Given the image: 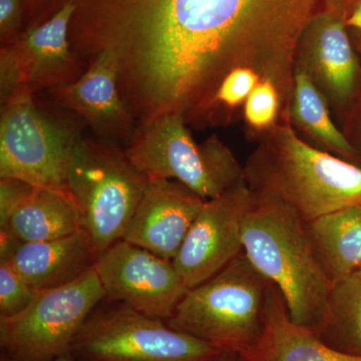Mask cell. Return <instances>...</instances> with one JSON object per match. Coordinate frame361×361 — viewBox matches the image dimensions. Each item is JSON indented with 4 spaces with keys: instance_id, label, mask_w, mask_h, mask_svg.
Here are the masks:
<instances>
[{
    "instance_id": "10",
    "label": "cell",
    "mask_w": 361,
    "mask_h": 361,
    "mask_svg": "<svg viewBox=\"0 0 361 361\" xmlns=\"http://www.w3.org/2000/svg\"><path fill=\"white\" fill-rule=\"evenodd\" d=\"M251 197L245 180L202 207L173 260L188 288L217 274L243 252L242 226Z\"/></svg>"
},
{
    "instance_id": "13",
    "label": "cell",
    "mask_w": 361,
    "mask_h": 361,
    "mask_svg": "<svg viewBox=\"0 0 361 361\" xmlns=\"http://www.w3.org/2000/svg\"><path fill=\"white\" fill-rule=\"evenodd\" d=\"M310 23L299 39L296 66L307 73L329 104L344 108L355 96L360 73L346 21L329 13Z\"/></svg>"
},
{
    "instance_id": "14",
    "label": "cell",
    "mask_w": 361,
    "mask_h": 361,
    "mask_svg": "<svg viewBox=\"0 0 361 361\" xmlns=\"http://www.w3.org/2000/svg\"><path fill=\"white\" fill-rule=\"evenodd\" d=\"M75 1L68 0L49 20L33 25L13 44L23 75L25 89L39 90L71 84L85 71L71 51L70 26L75 13Z\"/></svg>"
},
{
    "instance_id": "26",
    "label": "cell",
    "mask_w": 361,
    "mask_h": 361,
    "mask_svg": "<svg viewBox=\"0 0 361 361\" xmlns=\"http://www.w3.org/2000/svg\"><path fill=\"white\" fill-rule=\"evenodd\" d=\"M346 25L355 28V30L361 32V0L356 4L350 16L346 20Z\"/></svg>"
},
{
    "instance_id": "20",
    "label": "cell",
    "mask_w": 361,
    "mask_h": 361,
    "mask_svg": "<svg viewBox=\"0 0 361 361\" xmlns=\"http://www.w3.org/2000/svg\"><path fill=\"white\" fill-rule=\"evenodd\" d=\"M313 331L330 348L361 355V269L332 285L322 322Z\"/></svg>"
},
{
    "instance_id": "21",
    "label": "cell",
    "mask_w": 361,
    "mask_h": 361,
    "mask_svg": "<svg viewBox=\"0 0 361 361\" xmlns=\"http://www.w3.org/2000/svg\"><path fill=\"white\" fill-rule=\"evenodd\" d=\"M37 292L7 261H0V316L18 314L32 303Z\"/></svg>"
},
{
    "instance_id": "16",
    "label": "cell",
    "mask_w": 361,
    "mask_h": 361,
    "mask_svg": "<svg viewBox=\"0 0 361 361\" xmlns=\"http://www.w3.org/2000/svg\"><path fill=\"white\" fill-rule=\"evenodd\" d=\"M243 361H361L330 348L312 329L294 322L282 294L273 284L264 326L258 341L239 355Z\"/></svg>"
},
{
    "instance_id": "3",
    "label": "cell",
    "mask_w": 361,
    "mask_h": 361,
    "mask_svg": "<svg viewBox=\"0 0 361 361\" xmlns=\"http://www.w3.org/2000/svg\"><path fill=\"white\" fill-rule=\"evenodd\" d=\"M272 286L243 251L217 274L189 289L166 322L221 351L241 355L262 334Z\"/></svg>"
},
{
    "instance_id": "27",
    "label": "cell",
    "mask_w": 361,
    "mask_h": 361,
    "mask_svg": "<svg viewBox=\"0 0 361 361\" xmlns=\"http://www.w3.org/2000/svg\"><path fill=\"white\" fill-rule=\"evenodd\" d=\"M211 361H243V360H242L241 356L237 355V353H225V351H223L217 357L214 358V360Z\"/></svg>"
},
{
    "instance_id": "5",
    "label": "cell",
    "mask_w": 361,
    "mask_h": 361,
    "mask_svg": "<svg viewBox=\"0 0 361 361\" xmlns=\"http://www.w3.org/2000/svg\"><path fill=\"white\" fill-rule=\"evenodd\" d=\"M149 179L114 142L82 137L73 151L68 186L82 229L101 254L123 239Z\"/></svg>"
},
{
    "instance_id": "11",
    "label": "cell",
    "mask_w": 361,
    "mask_h": 361,
    "mask_svg": "<svg viewBox=\"0 0 361 361\" xmlns=\"http://www.w3.org/2000/svg\"><path fill=\"white\" fill-rule=\"evenodd\" d=\"M49 94L80 116L99 139L126 148L135 134L137 123L121 97L118 59L113 51L97 54L82 77L52 87Z\"/></svg>"
},
{
    "instance_id": "12",
    "label": "cell",
    "mask_w": 361,
    "mask_h": 361,
    "mask_svg": "<svg viewBox=\"0 0 361 361\" xmlns=\"http://www.w3.org/2000/svg\"><path fill=\"white\" fill-rule=\"evenodd\" d=\"M205 202L177 180L149 179L123 239L173 261Z\"/></svg>"
},
{
    "instance_id": "9",
    "label": "cell",
    "mask_w": 361,
    "mask_h": 361,
    "mask_svg": "<svg viewBox=\"0 0 361 361\" xmlns=\"http://www.w3.org/2000/svg\"><path fill=\"white\" fill-rule=\"evenodd\" d=\"M106 300L168 322L189 291L172 260L121 239L97 256Z\"/></svg>"
},
{
    "instance_id": "23",
    "label": "cell",
    "mask_w": 361,
    "mask_h": 361,
    "mask_svg": "<svg viewBox=\"0 0 361 361\" xmlns=\"http://www.w3.org/2000/svg\"><path fill=\"white\" fill-rule=\"evenodd\" d=\"M25 89L23 75L11 45L0 49V104H6Z\"/></svg>"
},
{
    "instance_id": "19",
    "label": "cell",
    "mask_w": 361,
    "mask_h": 361,
    "mask_svg": "<svg viewBox=\"0 0 361 361\" xmlns=\"http://www.w3.org/2000/svg\"><path fill=\"white\" fill-rule=\"evenodd\" d=\"M329 104L307 73L295 66L289 120L324 148L357 164L361 160L360 152L332 122Z\"/></svg>"
},
{
    "instance_id": "2",
    "label": "cell",
    "mask_w": 361,
    "mask_h": 361,
    "mask_svg": "<svg viewBox=\"0 0 361 361\" xmlns=\"http://www.w3.org/2000/svg\"><path fill=\"white\" fill-rule=\"evenodd\" d=\"M251 192L242 226L244 253L277 287L292 320L315 330L331 284L316 257L304 221L277 197Z\"/></svg>"
},
{
    "instance_id": "28",
    "label": "cell",
    "mask_w": 361,
    "mask_h": 361,
    "mask_svg": "<svg viewBox=\"0 0 361 361\" xmlns=\"http://www.w3.org/2000/svg\"><path fill=\"white\" fill-rule=\"evenodd\" d=\"M353 42H355V51L361 56V32L356 30L355 33V40H353Z\"/></svg>"
},
{
    "instance_id": "24",
    "label": "cell",
    "mask_w": 361,
    "mask_h": 361,
    "mask_svg": "<svg viewBox=\"0 0 361 361\" xmlns=\"http://www.w3.org/2000/svg\"><path fill=\"white\" fill-rule=\"evenodd\" d=\"M25 0H0V35L4 45L18 42Z\"/></svg>"
},
{
    "instance_id": "7",
    "label": "cell",
    "mask_w": 361,
    "mask_h": 361,
    "mask_svg": "<svg viewBox=\"0 0 361 361\" xmlns=\"http://www.w3.org/2000/svg\"><path fill=\"white\" fill-rule=\"evenodd\" d=\"M82 137L75 128L40 110L32 92L21 90L1 106L0 178L73 197L68 173Z\"/></svg>"
},
{
    "instance_id": "30",
    "label": "cell",
    "mask_w": 361,
    "mask_h": 361,
    "mask_svg": "<svg viewBox=\"0 0 361 361\" xmlns=\"http://www.w3.org/2000/svg\"><path fill=\"white\" fill-rule=\"evenodd\" d=\"M360 118H358V120H360V122H358V128H360V142H361V109H360Z\"/></svg>"
},
{
    "instance_id": "8",
    "label": "cell",
    "mask_w": 361,
    "mask_h": 361,
    "mask_svg": "<svg viewBox=\"0 0 361 361\" xmlns=\"http://www.w3.org/2000/svg\"><path fill=\"white\" fill-rule=\"evenodd\" d=\"M104 299L94 267L71 283L37 292L18 314L0 316L1 355L18 361L71 356L78 331Z\"/></svg>"
},
{
    "instance_id": "22",
    "label": "cell",
    "mask_w": 361,
    "mask_h": 361,
    "mask_svg": "<svg viewBox=\"0 0 361 361\" xmlns=\"http://www.w3.org/2000/svg\"><path fill=\"white\" fill-rule=\"evenodd\" d=\"M280 106L281 99L274 85L265 80L259 82L246 99L247 123L255 130L271 129L276 123Z\"/></svg>"
},
{
    "instance_id": "18",
    "label": "cell",
    "mask_w": 361,
    "mask_h": 361,
    "mask_svg": "<svg viewBox=\"0 0 361 361\" xmlns=\"http://www.w3.org/2000/svg\"><path fill=\"white\" fill-rule=\"evenodd\" d=\"M0 228H8L21 242L28 243L68 236L82 226L73 197L32 187Z\"/></svg>"
},
{
    "instance_id": "1",
    "label": "cell",
    "mask_w": 361,
    "mask_h": 361,
    "mask_svg": "<svg viewBox=\"0 0 361 361\" xmlns=\"http://www.w3.org/2000/svg\"><path fill=\"white\" fill-rule=\"evenodd\" d=\"M244 174L252 191L277 197L304 222L361 206V166L310 146L289 121L268 130Z\"/></svg>"
},
{
    "instance_id": "29",
    "label": "cell",
    "mask_w": 361,
    "mask_h": 361,
    "mask_svg": "<svg viewBox=\"0 0 361 361\" xmlns=\"http://www.w3.org/2000/svg\"><path fill=\"white\" fill-rule=\"evenodd\" d=\"M0 361H18L11 360V358L6 357V356L1 355V358H0ZM52 361H78L75 360V358L71 357V356H63V357L56 358V360Z\"/></svg>"
},
{
    "instance_id": "17",
    "label": "cell",
    "mask_w": 361,
    "mask_h": 361,
    "mask_svg": "<svg viewBox=\"0 0 361 361\" xmlns=\"http://www.w3.org/2000/svg\"><path fill=\"white\" fill-rule=\"evenodd\" d=\"M304 225L331 286L361 269V206L346 207Z\"/></svg>"
},
{
    "instance_id": "25",
    "label": "cell",
    "mask_w": 361,
    "mask_h": 361,
    "mask_svg": "<svg viewBox=\"0 0 361 361\" xmlns=\"http://www.w3.org/2000/svg\"><path fill=\"white\" fill-rule=\"evenodd\" d=\"M32 187L20 180L0 178V225L8 219Z\"/></svg>"
},
{
    "instance_id": "6",
    "label": "cell",
    "mask_w": 361,
    "mask_h": 361,
    "mask_svg": "<svg viewBox=\"0 0 361 361\" xmlns=\"http://www.w3.org/2000/svg\"><path fill=\"white\" fill-rule=\"evenodd\" d=\"M223 351L125 305L104 300L71 345L78 361H211Z\"/></svg>"
},
{
    "instance_id": "15",
    "label": "cell",
    "mask_w": 361,
    "mask_h": 361,
    "mask_svg": "<svg viewBox=\"0 0 361 361\" xmlns=\"http://www.w3.org/2000/svg\"><path fill=\"white\" fill-rule=\"evenodd\" d=\"M97 252L84 229L49 241L21 242L7 260L35 290L75 281L94 267Z\"/></svg>"
},
{
    "instance_id": "4",
    "label": "cell",
    "mask_w": 361,
    "mask_h": 361,
    "mask_svg": "<svg viewBox=\"0 0 361 361\" xmlns=\"http://www.w3.org/2000/svg\"><path fill=\"white\" fill-rule=\"evenodd\" d=\"M123 149L148 179L177 180L205 201L246 180L231 151L216 135L197 144L180 114L139 123Z\"/></svg>"
}]
</instances>
